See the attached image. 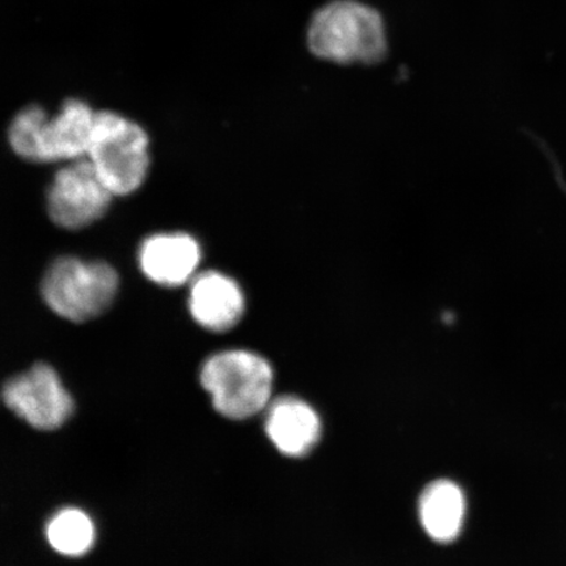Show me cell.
<instances>
[{
    "label": "cell",
    "mask_w": 566,
    "mask_h": 566,
    "mask_svg": "<svg viewBox=\"0 0 566 566\" xmlns=\"http://www.w3.org/2000/svg\"><path fill=\"white\" fill-rule=\"evenodd\" d=\"M96 112L81 98H69L54 116L28 105L11 119L7 140L13 154L33 165H63L86 158Z\"/></svg>",
    "instance_id": "cell-1"
},
{
    "label": "cell",
    "mask_w": 566,
    "mask_h": 566,
    "mask_svg": "<svg viewBox=\"0 0 566 566\" xmlns=\"http://www.w3.org/2000/svg\"><path fill=\"white\" fill-rule=\"evenodd\" d=\"M119 287V273L108 261L62 254L42 275L40 294L63 321L87 323L115 304Z\"/></svg>",
    "instance_id": "cell-2"
},
{
    "label": "cell",
    "mask_w": 566,
    "mask_h": 566,
    "mask_svg": "<svg viewBox=\"0 0 566 566\" xmlns=\"http://www.w3.org/2000/svg\"><path fill=\"white\" fill-rule=\"evenodd\" d=\"M113 196L145 186L151 171V139L145 127L115 111H97L86 155Z\"/></svg>",
    "instance_id": "cell-3"
},
{
    "label": "cell",
    "mask_w": 566,
    "mask_h": 566,
    "mask_svg": "<svg viewBox=\"0 0 566 566\" xmlns=\"http://www.w3.org/2000/svg\"><path fill=\"white\" fill-rule=\"evenodd\" d=\"M200 380L217 412L231 420L250 419L272 401L273 367L256 352L226 349L211 354L201 367Z\"/></svg>",
    "instance_id": "cell-4"
},
{
    "label": "cell",
    "mask_w": 566,
    "mask_h": 566,
    "mask_svg": "<svg viewBox=\"0 0 566 566\" xmlns=\"http://www.w3.org/2000/svg\"><path fill=\"white\" fill-rule=\"evenodd\" d=\"M308 45L323 60L378 62L387 51L384 20L370 7L338 0L316 13L308 30Z\"/></svg>",
    "instance_id": "cell-5"
},
{
    "label": "cell",
    "mask_w": 566,
    "mask_h": 566,
    "mask_svg": "<svg viewBox=\"0 0 566 566\" xmlns=\"http://www.w3.org/2000/svg\"><path fill=\"white\" fill-rule=\"evenodd\" d=\"M115 196L86 158L63 163L46 189L51 222L66 231H81L105 217Z\"/></svg>",
    "instance_id": "cell-6"
},
{
    "label": "cell",
    "mask_w": 566,
    "mask_h": 566,
    "mask_svg": "<svg viewBox=\"0 0 566 566\" xmlns=\"http://www.w3.org/2000/svg\"><path fill=\"white\" fill-rule=\"evenodd\" d=\"M3 401L11 412L39 430H55L74 412V401L51 365L35 364L7 381Z\"/></svg>",
    "instance_id": "cell-7"
},
{
    "label": "cell",
    "mask_w": 566,
    "mask_h": 566,
    "mask_svg": "<svg viewBox=\"0 0 566 566\" xmlns=\"http://www.w3.org/2000/svg\"><path fill=\"white\" fill-rule=\"evenodd\" d=\"M203 248L187 231H158L142 240L137 264L142 275L163 289L188 286L201 271Z\"/></svg>",
    "instance_id": "cell-8"
},
{
    "label": "cell",
    "mask_w": 566,
    "mask_h": 566,
    "mask_svg": "<svg viewBox=\"0 0 566 566\" xmlns=\"http://www.w3.org/2000/svg\"><path fill=\"white\" fill-rule=\"evenodd\" d=\"M187 307L193 322L212 334H223L242 322L245 293L232 275L216 269L200 271L189 282Z\"/></svg>",
    "instance_id": "cell-9"
},
{
    "label": "cell",
    "mask_w": 566,
    "mask_h": 566,
    "mask_svg": "<svg viewBox=\"0 0 566 566\" xmlns=\"http://www.w3.org/2000/svg\"><path fill=\"white\" fill-rule=\"evenodd\" d=\"M265 431L283 455L301 458L313 451L321 440L322 422L306 401L295 396H280L266 407Z\"/></svg>",
    "instance_id": "cell-10"
},
{
    "label": "cell",
    "mask_w": 566,
    "mask_h": 566,
    "mask_svg": "<svg viewBox=\"0 0 566 566\" xmlns=\"http://www.w3.org/2000/svg\"><path fill=\"white\" fill-rule=\"evenodd\" d=\"M419 513L421 525L431 539L438 543L455 541L464 522V494L452 481H434L421 494Z\"/></svg>",
    "instance_id": "cell-11"
},
{
    "label": "cell",
    "mask_w": 566,
    "mask_h": 566,
    "mask_svg": "<svg viewBox=\"0 0 566 566\" xmlns=\"http://www.w3.org/2000/svg\"><path fill=\"white\" fill-rule=\"evenodd\" d=\"M46 537L55 552L63 556L81 557L94 547L96 527L87 513L65 507L48 523Z\"/></svg>",
    "instance_id": "cell-12"
}]
</instances>
